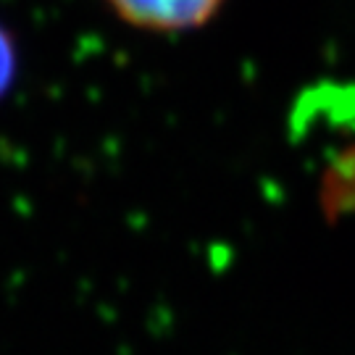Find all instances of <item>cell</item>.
Here are the masks:
<instances>
[{
  "label": "cell",
  "mask_w": 355,
  "mask_h": 355,
  "mask_svg": "<svg viewBox=\"0 0 355 355\" xmlns=\"http://www.w3.org/2000/svg\"><path fill=\"white\" fill-rule=\"evenodd\" d=\"M111 11L137 29L187 32L211 21L224 0H105Z\"/></svg>",
  "instance_id": "obj_1"
},
{
  "label": "cell",
  "mask_w": 355,
  "mask_h": 355,
  "mask_svg": "<svg viewBox=\"0 0 355 355\" xmlns=\"http://www.w3.org/2000/svg\"><path fill=\"white\" fill-rule=\"evenodd\" d=\"M13 76H16V48L11 35L0 26V98L11 89Z\"/></svg>",
  "instance_id": "obj_2"
}]
</instances>
